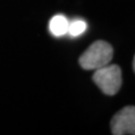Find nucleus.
<instances>
[{
    "mask_svg": "<svg viewBox=\"0 0 135 135\" xmlns=\"http://www.w3.org/2000/svg\"><path fill=\"white\" fill-rule=\"evenodd\" d=\"M69 21L64 15L58 14L53 16L49 22V31L52 35L56 37H60L68 32Z\"/></svg>",
    "mask_w": 135,
    "mask_h": 135,
    "instance_id": "obj_4",
    "label": "nucleus"
},
{
    "mask_svg": "<svg viewBox=\"0 0 135 135\" xmlns=\"http://www.w3.org/2000/svg\"><path fill=\"white\" fill-rule=\"evenodd\" d=\"M114 135H135V106H126L118 111L111 120Z\"/></svg>",
    "mask_w": 135,
    "mask_h": 135,
    "instance_id": "obj_3",
    "label": "nucleus"
},
{
    "mask_svg": "<svg viewBox=\"0 0 135 135\" xmlns=\"http://www.w3.org/2000/svg\"><path fill=\"white\" fill-rule=\"evenodd\" d=\"M87 28V24L85 21L81 19L74 20L72 22H69L68 26V34H70L71 36H79L85 32Z\"/></svg>",
    "mask_w": 135,
    "mask_h": 135,
    "instance_id": "obj_5",
    "label": "nucleus"
},
{
    "mask_svg": "<svg viewBox=\"0 0 135 135\" xmlns=\"http://www.w3.org/2000/svg\"><path fill=\"white\" fill-rule=\"evenodd\" d=\"M93 81L106 95H115L122 84V73L118 65H105L95 70Z\"/></svg>",
    "mask_w": 135,
    "mask_h": 135,
    "instance_id": "obj_2",
    "label": "nucleus"
},
{
    "mask_svg": "<svg viewBox=\"0 0 135 135\" xmlns=\"http://www.w3.org/2000/svg\"><path fill=\"white\" fill-rule=\"evenodd\" d=\"M133 69H134L135 71V56H134V59H133Z\"/></svg>",
    "mask_w": 135,
    "mask_h": 135,
    "instance_id": "obj_6",
    "label": "nucleus"
},
{
    "mask_svg": "<svg viewBox=\"0 0 135 135\" xmlns=\"http://www.w3.org/2000/svg\"><path fill=\"white\" fill-rule=\"evenodd\" d=\"M113 57V48L106 41L92 43L79 58V64L85 70H96L109 64Z\"/></svg>",
    "mask_w": 135,
    "mask_h": 135,
    "instance_id": "obj_1",
    "label": "nucleus"
}]
</instances>
